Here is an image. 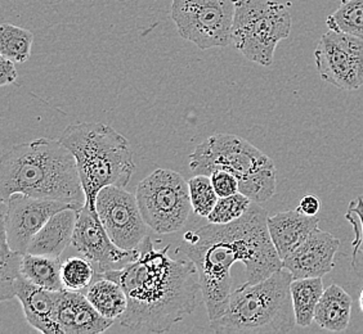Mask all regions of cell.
<instances>
[{
  "label": "cell",
  "instance_id": "cell-5",
  "mask_svg": "<svg viewBox=\"0 0 363 334\" xmlns=\"http://www.w3.org/2000/svg\"><path fill=\"white\" fill-rule=\"evenodd\" d=\"M291 272L285 267L259 283H245L230 293L222 316L210 321L216 333H289L296 326Z\"/></svg>",
  "mask_w": 363,
  "mask_h": 334
},
{
  "label": "cell",
  "instance_id": "cell-24",
  "mask_svg": "<svg viewBox=\"0 0 363 334\" xmlns=\"http://www.w3.org/2000/svg\"><path fill=\"white\" fill-rule=\"evenodd\" d=\"M23 253L13 250L7 242L6 231L1 229L0 238V299L16 297V282L22 275L21 267L23 263Z\"/></svg>",
  "mask_w": 363,
  "mask_h": 334
},
{
  "label": "cell",
  "instance_id": "cell-34",
  "mask_svg": "<svg viewBox=\"0 0 363 334\" xmlns=\"http://www.w3.org/2000/svg\"><path fill=\"white\" fill-rule=\"evenodd\" d=\"M359 307H361V311L363 313V288L361 291V296H359Z\"/></svg>",
  "mask_w": 363,
  "mask_h": 334
},
{
  "label": "cell",
  "instance_id": "cell-6",
  "mask_svg": "<svg viewBox=\"0 0 363 334\" xmlns=\"http://www.w3.org/2000/svg\"><path fill=\"white\" fill-rule=\"evenodd\" d=\"M290 3L277 0H238L232 44L245 58L268 67L279 42L291 33Z\"/></svg>",
  "mask_w": 363,
  "mask_h": 334
},
{
  "label": "cell",
  "instance_id": "cell-18",
  "mask_svg": "<svg viewBox=\"0 0 363 334\" xmlns=\"http://www.w3.org/2000/svg\"><path fill=\"white\" fill-rule=\"evenodd\" d=\"M77 219V209H62L55 214L33 238L28 253L60 258L72 243Z\"/></svg>",
  "mask_w": 363,
  "mask_h": 334
},
{
  "label": "cell",
  "instance_id": "cell-11",
  "mask_svg": "<svg viewBox=\"0 0 363 334\" xmlns=\"http://www.w3.org/2000/svg\"><path fill=\"white\" fill-rule=\"evenodd\" d=\"M66 209H77L70 203L35 198L14 193L6 202L1 201L0 221L6 231L9 247L20 253H28V246L36 233L42 229L52 216Z\"/></svg>",
  "mask_w": 363,
  "mask_h": 334
},
{
  "label": "cell",
  "instance_id": "cell-26",
  "mask_svg": "<svg viewBox=\"0 0 363 334\" xmlns=\"http://www.w3.org/2000/svg\"><path fill=\"white\" fill-rule=\"evenodd\" d=\"M240 193L246 195L252 202L263 203L271 200L277 187V170L276 166L264 168L255 174L238 181Z\"/></svg>",
  "mask_w": 363,
  "mask_h": 334
},
{
  "label": "cell",
  "instance_id": "cell-29",
  "mask_svg": "<svg viewBox=\"0 0 363 334\" xmlns=\"http://www.w3.org/2000/svg\"><path fill=\"white\" fill-rule=\"evenodd\" d=\"M345 219L354 230L356 237L352 242V269L363 279V198L358 197L350 203Z\"/></svg>",
  "mask_w": 363,
  "mask_h": 334
},
{
  "label": "cell",
  "instance_id": "cell-14",
  "mask_svg": "<svg viewBox=\"0 0 363 334\" xmlns=\"http://www.w3.org/2000/svg\"><path fill=\"white\" fill-rule=\"evenodd\" d=\"M340 241L318 228L284 258V267L293 279L322 278L335 267Z\"/></svg>",
  "mask_w": 363,
  "mask_h": 334
},
{
  "label": "cell",
  "instance_id": "cell-22",
  "mask_svg": "<svg viewBox=\"0 0 363 334\" xmlns=\"http://www.w3.org/2000/svg\"><path fill=\"white\" fill-rule=\"evenodd\" d=\"M325 292L322 278L294 279L291 282L296 326L307 328L315 321V307Z\"/></svg>",
  "mask_w": 363,
  "mask_h": 334
},
{
  "label": "cell",
  "instance_id": "cell-9",
  "mask_svg": "<svg viewBox=\"0 0 363 334\" xmlns=\"http://www.w3.org/2000/svg\"><path fill=\"white\" fill-rule=\"evenodd\" d=\"M269 167L274 163L267 154L235 134H214L189 154V168L195 175L210 176L216 170H225L241 181Z\"/></svg>",
  "mask_w": 363,
  "mask_h": 334
},
{
  "label": "cell",
  "instance_id": "cell-7",
  "mask_svg": "<svg viewBox=\"0 0 363 334\" xmlns=\"http://www.w3.org/2000/svg\"><path fill=\"white\" fill-rule=\"evenodd\" d=\"M137 201L147 225L159 234H173L184 228L192 211L189 181L179 173L157 168L140 180Z\"/></svg>",
  "mask_w": 363,
  "mask_h": 334
},
{
  "label": "cell",
  "instance_id": "cell-8",
  "mask_svg": "<svg viewBox=\"0 0 363 334\" xmlns=\"http://www.w3.org/2000/svg\"><path fill=\"white\" fill-rule=\"evenodd\" d=\"M238 0H172L178 34L203 50L228 47Z\"/></svg>",
  "mask_w": 363,
  "mask_h": 334
},
{
  "label": "cell",
  "instance_id": "cell-15",
  "mask_svg": "<svg viewBox=\"0 0 363 334\" xmlns=\"http://www.w3.org/2000/svg\"><path fill=\"white\" fill-rule=\"evenodd\" d=\"M55 321L60 334L104 333L113 324L98 313L84 293L66 288L58 299Z\"/></svg>",
  "mask_w": 363,
  "mask_h": 334
},
{
  "label": "cell",
  "instance_id": "cell-10",
  "mask_svg": "<svg viewBox=\"0 0 363 334\" xmlns=\"http://www.w3.org/2000/svg\"><path fill=\"white\" fill-rule=\"evenodd\" d=\"M315 66L322 80L342 91L363 86V39L328 30L315 50Z\"/></svg>",
  "mask_w": 363,
  "mask_h": 334
},
{
  "label": "cell",
  "instance_id": "cell-12",
  "mask_svg": "<svg viewBox=\"0 0 363 334\" xmlns=\"http://www.w3.org/2000/svg\"><path fill=\"white\" fill-rule=\"evenodd\" d=\"M98 216L112 242L123 250H135L146 238L147 225L137 195L120 187H105L96 201Z\"/></svg>",
  "mask_w": 363,
  "mask_h": 334
},
{
  "label": "cell",
  "instance_id": "cell-28",
  "mask_svg": "<svg viewBox=\"0 0 363 334\" xmlns=\"http://www.w3.org/2000/svg\"><path fill=\"white\" fill-rule=\"evenodd\" d=\"M189 187L192 211L196 215L208 217L219 200L210 176L195 175L189 179Z\"/></svg>",
  "mask_w": 363,
  "mask_h": 334
},
{
  "label": "cell",
  "instance_id": "cell-27",
  "mask_svg": "<svg viewBox=\"0 0 363 334\" xmlns=\"http://www.w3.org/2000/svg\"><path fill=\"white\" fill-rule=\"evenodd\" d=\"M96 274L94 266L85 258H69L62 263L61 278L66 289L83 292L93 283Z\"/></svg>",
  "mask_w": 363,
  "mask_h": 334
},
{
  "label": "cell",
  "instance_id": "cell-31",
  "mask_svg": "<svg viewBox=\"0 0 363 334\" xmlns=\"http://www.w3.org/2000/svg\"><path fill=\"white\" fill-rule=\"evenodd\" d=\"M210 179L219 198L230 197L240 192L238 178L225 170H216L210 175Z\"/></svg>",
  "mask_w": 363,
  "mask_h": 334
},
{
  "label": "cell",
  "instance_id": "cell-2",
  "mask_svg": "<svg viewBox=\"0 0 363 334\" xmlns=\"http://www.w3.org/2000/svg\"><path fill=\"white\" fill-rule=\"evenodd\" d=\"M137 248L138 256L130 264L101 275L119 283L128 296V309L119 319L123 327L168 332L203 301L197 267L189 258H170V246L155 250L147 236Z\"/></svg>",
  "mask_w": 363,
  "mask_h": 334
},
{
  "label": "cell",
  "instance_id": "cell-16",
  "mask_svg": "<svg viewBox=\"0 0 363 334\" xmlns=\"http://www.w3.org/2000/svg\"><path fill=\"white\" fill-rule=\"evenodd\" d=\"M62 291L36 286L23 275L17 279L14 288L16 297L21 302L28 324L44 334H60L55 313Z\"/></svg>",
  "mask_w": 363,
  "mask_h": 334
},
{
  "label": "cell",
  "instance_id": "cell-1",
  "mask_svg": "<svg viewBox=\"0 0 363 334\" xmlns=\"http://www.w3.org/2000/svg\"><path fill=\"white\" fill-rule=\"evenodd\" d=\"M268 217L266 209L252 202L232 223H209L184 233L179 250L197 267L210 321L222 316L228 307L230 269L236 263L244 264L246 282L252 284L284 269L269 234Z\"/></svg>",
  "mask_w": 363,
  "mask_h": 334
},
{
  "label": "cell",
  "instance_id": "cell-13",
  "mask_svg": "<svg viewBox=\"0 0 363 334\" xmlns=\"http://www.w3.org/2000/svg\"><path fill=\"white\" fill-rule=\"evenodd\" d=\"M72 247L88 261L97 274L123 269L138 256V248L126 250L118 247L108 237L97 209L84 205L77 211Z\"/></svg>",
  "mask_w": 363,
  "mask_h": 334
},
{
  "label": "cell",
  "instance_id": "cell-30",
  "mask_svg": "<svg viewBox=\"0 0 363 334\" xmlns=\"http://www.w3.org/2000/svg\"><path fill=\"white\" fill-rule=\"evenodd\" d=\"M252 202V200L240 192L230 197H220L206 219L213 224L232 223L244 215Z\"/></svg>",
  "mask_w": 363,
  "mask_h": 334
},
{
  "label": "cell",
  "instance_id": "cell-19",
  "mask_svg": "<svg viewBox=\"0 0 363 334\" xmlns=\"http://www.w3.org/2000/svg\"><path fill=\"white\" fill-rule=\"evenodd\" d=\"M352 316V297L350 293L337 284H331L322 294L315 307V321L318 327L342 333L350 324Z\"/></svg>",
  "mask_w": 363,
  "mask_h": 334
},
{
  "label": "cell",
  "instance_id": "cell-17",
  "mask_svg": "<svg viewBox=\"0 0 363 334\" xmlns=\"http://www.w3.org/2000/svg\"><path fill=\"white\" fill-rule=\"evenodd\" d=\"M320 219L317 216L304 215L298 209L282 211L268 217V229L279 258L296 248L306 238L318 228Z\"/></svg>",
  "mask_w": 363,
  "mask_h": 334
},
{
  "label": "cell",
  "instance_id": "cell-23",
  "mask_svg": "<svg viewBox=\"0 0 363 334\" xmlns=\"http://www.w3.org/2000/svg\"><path fill=\"white\" fill-rule=\"evenodd\" d=\"M34 34L12 23L0 28V54L14 63H25L31 56Z\"/></svg>",
  "mask_w": 363,
  "mask_h": 334
},
{
  "label": "cell",
  "instance_id": "cell-4",
  "mask_svg": "<svg viewBox=\"0 0 363 334\" xmlns=\"http://www.w3.org/2000/svg\"><path fill=\"white\" fill-rule=\"evenodd\" d=\"M60 140L77 159L85 205L96 209L97 195L105 187L125 188L135 163L124 135L102 122H77L63 130Z\"/></svg>",
  "mask_w": 363,
  "mask_h": 334
},
{
  "label": "cell",
  "instance_id": "cell-3",
  "mask_svg": "<svg viewBox=\"0 0 363 334\" xmlns=\"http://www.w3.org/2000/svg\"><path fill=\"white\" fill-rule=\"evenodd\" d=\"M14 193L85 205L77 159L61 140L39 138L16 144L1 156L0 197L3 202Z\"/></svg>",
  "mask_w": 363,
  "mask_h": 334
},
{
  "label": "cell",
  "instance_id": "cell-25",
  "mask_svg": "<svg viewBox=\"0 0 363 334\" xmlns=\"http://www.w3.org/2000/svg\"><path fill=\"white\" fill-rule=\"evenodd\" d=\"M328 28L363 39V0H342L326 20Z\"/></svg>",
  "mask_w": 363,
  "mask_h": 334
},
{
  "label": "cell",
  "instance_id": "cell-20",
  "mask_svg": "<svg viewBox=\"0 0 363 334\" xmlns=\"http://www.w3.org/2000/svg\"><path fill=\"white\" fill-rule=\"evenodd\" d=\"M84 294L98 313L111 321L120 319L128 309V296L124 288L101 274H96V278L85 289Z\"/></svg>",
  "mask_w": 363,
  "mask_h": 334
},
{
  "label": "cell",
  "instance_id": "cell-32",
  "mask_svg": "<svg viewBox=\"0 0 363 334\" xmlns=\"http://www.w3.org/2000/svg\"><path fill=\"white\" fill-rule=\"evenodd\" d=\"M17 79V70L14 62L6 57H0V86L14 83Z\"/></svg>",
  "mask_w": 363,
  "mask_h": 334
},
{
  "label": "cell",
  "instance_id": "cell-21",
  "mask_svg": "<svg viewBox=\"0 0 363 334\" xmlns=\"http://www.w3.org/2000/svg\"><path fill=\"white\" fill-rule=\"evenodd\" d=\"M62 263L61 258L55 256L25 253L22 275L36 286L52 291H62L65 289L61 278Z\"/></svg>",
  "mask_w": 363,
  "mask_h": 334
},
{
  "label": "cell",
  "instance_id": "cell-35",
  "mask_svg": "<svg viewBox=\"0 0 363 334\" xmlns=\"http://www.w3.org/2000/svg\"><path fill=\"white\" fill-rule=\"evenodd\" d=\"M362 198H363V195H362Z\"/></svg>",
  "mask_w": 363,
  "mask_h": 334
},
{
  "label": "cell",
  "instance_id": "cell-33",
  "mask_svg": "<svg viewBox=\"0 0 363 334\" xmlns=\"http://www.w3.org/2000/svg\"><path fill=\"white\" fill-rule=\"evenodd\" d=\"M321 209V202L315 195H306L303 197L298 206V211L308 216H317Z\"/></svg>",
  "mask_w": 363,
  "mask_h": 334
}]
</instances>
